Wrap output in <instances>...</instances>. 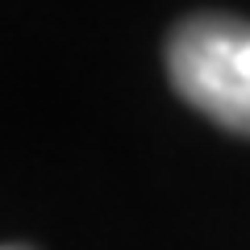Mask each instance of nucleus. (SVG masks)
Listing matches in <instances>:
<instances>
[{"instance_id":"1","label":"nucleus","mask_w":250,"mask_h":250,"mask_svg":"<svg viewBox=\"0 0 250 250\" xmlns=\"http://www.w3.org/2000/svg\"><path fill=\"white\" fill-rule=\"evenodd\" d=\"M167 71L196 113L250 138V21L225 13L179 21L167 42Z\"/></svg>"},{"instance_id":"2","label":"nucleus","mask_w":250,"mask_h":250,"mask_svg":"<svg viewBox=\"0 0 250 250\" xmlns=\"http://www.w3.org/2000/svg\"><path fill=\"white\" fill-rule=\"evenodd\" d=\"M4 250H29V246H4Z\"/></svg>"}]
</instances>
